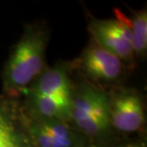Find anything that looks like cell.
<instances>
[{
  "label": "cell",
  "mask_w": 147,
  "mask_h": 147,
  "mask_svg": "<svg viewBox=\"0 0 147 147\" xmlns=\"http://www.w3.org/2000/svg\"><path fill=\"white\" fill-rule=\"evenodd\" d=\"M51 30L42 20L24 25L21 36L11 47L1 74L2 95L18 98L47 68L46 53Z\"/></svg>",
  "instance_id": "obj_1"
},
{
  "label": "cell",
  "mask_w": 147,
  "mask_h": 147,
  "mask_svg": "<svg viewBox=\"0 0 147 147\" xmlns=\"http://www.w3.org/2000/svg\"><path fill=\"white\" fill-rule=\"evenodd\" d=\"M73 72L88 83L110 91L123 85L129 69L116 55L90 38L80 55L72 60Z\"/></svg>",
  "instance_id": "obj_2"
},
{
  "label": "cell",
  "mask_w": 147,
  "mask_h": 147,
  "mask_svg": "<svg viewBox=\"0 0 147 147\" xmlns=\"http://www.w3.org/2000/svg\"><path fill=\"white\" fill-rule=\"evenodd\" d=\"M111 125L121 140L145 136L146 104L143 94L134 87L121 86L108 91Z\"/></svg>",
  "instance_id": "obj_3"
},
{
  "label": "cell",
  "mask_w": 147,
  "mask_h": 147,
  "mask_svg": "<svg viewBox=\"0 0 147 147\" xmlns=\"http://www.w3.org/2000/svg\"><path fill=\"white\" fill-rule=\"evenodd\" d=\"M115 18H98L86 11L87 29L90 38L105 51L119 58L129 70L135 68V59L131 45V36L127 17L119 9L115 8Z\"/></svg>",
  "instance_id": "obj_4"
},
{
  "label": "cell",
  "mask_w": 147,
  "mask_h": 147,
  "mask_svg": "<svg viewBox=\"0 0 147 147\" xmlns=\"http://www.w3.org/2000/svg\"><path fill=\"white\" fill-rule=\"evenodd\" d=\"M36 147H91V142L68 121L37 120L26 117Z\"/></svg>",
  "instance_id": "obj_5"
},
{
  "label": "cell",
  "mask_w": 147,
  "mask_h": 147,
  "mask_svg": "<svg viewBox=\"0 0 147 147\" xmlns=\"http://www.w3.org/2000/svg\"><path fill=\"white\" fill-rule=\"evenodd\" d=\"M0 147H36L19 98L0 96Z\"/></svg>",
  "instance_id": "obj_6"
},
{
  "label": "cell",
  "mask_w": 147,
  "mask_h": 147,
  "mask_svg": "<svg viewBox=\"0 0 147 147\" xmlns=\"http://www.w3.org/2000/svg\"><path fill=\"white\" fill-rule=\"evenodd\" d=\"M40 96H50L71 107L73 92L72 60H59L52 66H47L44 72L27 89Z\"/></svg>",
  "instance_id": "obj_7"
},
{
  "label": "cell",
  "mask_w": 147,
  "mask_h": 147,
  "mask_svg": "<svg viewBox=\"0 0 147 147\" xmlns=\"http://www.w3.org/2000/svg\"><path fill=\"white\" fill-rule=\"evenodd\" d=\"M130 16L126 14L131 36V45L136 61H142L147 55V11L128 8Z\"/></svg>",
  "instance_id": "obj_8"
},
{
  "label": "cell",
  "mask_w": 147,
  "mask_h": 147,
  "mask_svg": "<svg viewBox=\"0 0 147 147\" xmlns=\"http://www.w3.org/2000/svg\"><path fill=\"white\" fill-rule=\"evenodd\" d=\"M91 147H95V146H91ZM111 147H146L145 142H126V143H121L119 145H115Z\"/></svg>",
  "instance_id": "obj_9"
}]
</instances>
